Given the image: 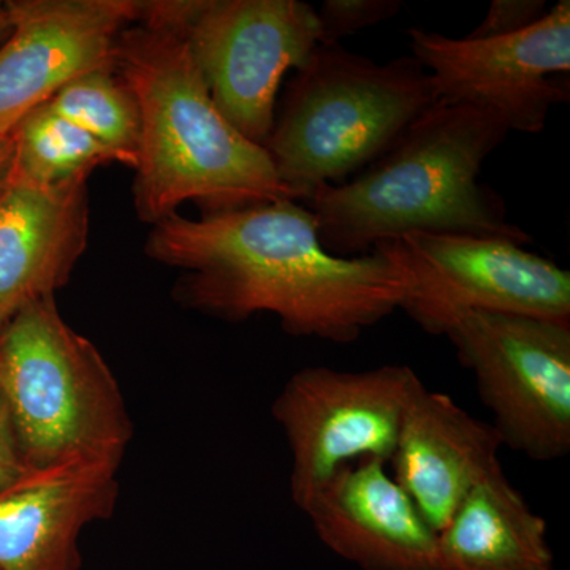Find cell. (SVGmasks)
Masks as SVG:
<instances>
[{
  "instance_id": "6da1fadb",
  "label": "cell",
  "mask_w": 570,
  "mask_h": 570,
  "mask_svg": "<svg viewBox=\"0 0 570 570\" xmlns=\"http://www.w3.org/2000/svg\"><path fill=\"white\" fill-rule=\"evenodd\" d=\"M146 253L189 272L187 305L239 322L257 313L279 317L284 332L337 344L400 309L409 277L389 242L360 257L330 254L317 219L294 200L154 224Z\"/></svg>"
},
{
  "instance_id": "7a4b0ae2",
  "label": "cell",
  "mask_w": 570,
  "mask_h": 570,
  "mask_svg": "<svg viewBox=\"0 0 570 570\" xmlns=\"http://www.w3.org/2000/svg\"><path fill=\"white\" fill-rule=\"evenodd\" d=\"M508 134L493 111L439 100L356 178L321 187L307 200L322 246L340 257L365 255L377 243L417 234L527 246L531 236L508 223L502 198L479 183Z\"/></svg>"
},
{
  "instance_id": "3957f363",
  "label": "cell",
  "mask_w": 570,
  "mask_h": 570,
  "mask_svg": "<svg viewBox=\"0 0 570 570\" xmlns=\"http://www.w3.org/2000/svg\"><path fill=\"white\" fill-rule=\"evenodd\" d=\"M115 71L140 111L134 200L141 220L157 224L186 202L208 214L295 202L264 146L217 110L176 29L154 22L124 29Z\"/></svg>"
},
{
  "instance_id": "277c9868",
  "label": "cell",
  "mask_w": 570,
  "mask_h": 570,
  "mask_svg": "<svg viewBox=\"0 0 570 570\" xmlns=\"http://www.w3.org/2000/svg\"><path fill=\"white\" fill-rule=\"evenodd\" d=\"M439 102L414 56L377 63L317 45L296 70L264 148L295 200L363 170Z\"/></svg>"
},
{
  "instance_id": "5b68a950",
  "label": "cell",
  "mask_w": 570,
  "mask_h": 570,
  "mask_svg": "<svg viewBox=\"0 0 570 570\" xmlns=\"http://www.w3.org/2000/svg\"><path fill=\"white\" fill-rule=\"evenodd\" d=\"M0 392L29 468L67 461L121 466L134 426L121 389L91 341L33 299L0 328Z\"/></svg>"
},
{
  "instance_id": "8992f818",
  "label": "cell",
  "mask_w": 570,
  "mask_h": 570,
  "mask_svg": "<svg viewBox=\"0 0 570 570\" xmlns=\"http://www.w3.org/2000/svg\"><path fill=\"white\" fill-rule=\"evenodd\" d=\"M181 33L214 105L247 140L264 146L275 126L285 71L316 50L317 11L302 0L137 2V21Z\"/></svg>"
},
{
  "instance_id": "52a82bcc",
  "label": "cell",
  "mask_w": 570,
  "mask_h": 570,
  "mask_svg": "<svg viewBox=\"0 0 570 570\" xmlns=\"http://www.w3.org/2000/svg\"><path fill=\"white\" fill-rule=\"evenodd\" d=\"M445 337L474 374L502 445L549 463L570 452V324L469 313Z\"/></svg>"
},
{
  "instance_id": "ba28073f",
  "label": "cell",
  "mask_w": 570,
  "mask_h": 570,
  "mask_svg": "<svg viewBox=\"0 0 570 570\" xmlns=\"http://www.w3.org/2000/svg\"><path fill=\"white\" fill-rule=\"evenodd\" d=\"M422 384L406 365L367 371L303 367L272 406L292 452L291 494L305 509L340 469L354 461L390 463L409 401Z\"/></svg>"
},
{
  "instance_id": "9c48e42d",
  "label": "cell",
  "mask_w": 570,
  "mask_h": 570,
  "mask_svg": "<svg viewBox=\"0 0 570 570\" xmlns=\"http://www.w3.org/2000/svg\"><path fill=\"white\" fill-rule=\"evenodd\" d=\"M406 269L400 309L433 336L464 314L497 313L570 324V273L508 239L407 235L387 239Z\"/></svg>"
},
{
  "instance_id": "30bf717a",
  "label": "cell",
  "mask_w": 570,
  "mask_h": 570,
  "mask_svg": "<svg viewBox=\"0 0 570 570\" xmlns=\"http://www.w3.org/2000/svg\"><path fill=\"white\" fill-rule=\"evenodd\" d=\"M412 56L433 77L439 100L493 111L510 130L539 134L551 107L568 102L558 75L570 70V2L561 0L527 31L499 39H450L407 31Z\"/></svg>"
},
{
  "instance_id": "8fae6325",
  "label": "cell",
  "mask_w": 570,
  "mask_h": 570,
  "mask_svg": "<svg viewBox=\"0 0 570 570\" xmlns=\"http://www.w3.org/2000/svg\"><path fill=\"white\" fill-rule=\"evenodd\" d=\"M0 47V134L63 86L115 70L116 45L137 21L134 0H11Z\"/></svg>"
},
{
  "instance_id": "7c38bea8",
  "label": "cell",
  "mask_w": 570,
  "mask_h": 570,
  "mask_svg": "<svg viewBox=\"0 0 570 570\" xmlns=\"http://www.w3.org/2000/svg\"><path fill=\"white\" fill-rule=\"evenodd\" d=\"M337 557L363 570H444L438 532L377 459L340 469L303 509Z\"/></svg>"
},
{
  "instance_id": "4fadbf2b",
  "label": "cell",
  "mask_w": 570,
  "mask_h": 570,
  "mask_svg": "<svg viewBox=\"0 0 570 570\" xmlns=\"http://www.w3.org/2000/svg\"><path fill=\"white\" fill-rule=\"evenodd\" d=\"M118 464L67 461L29 471L0 491V570H78L80 535L111 515Z\"/></svg>"
},
{
  "instance_id": "5bb4252c",
  "label": "cell",
  "mask_w": 570,
  "mask_h": 570,
  "mask_svg": "<svg viewBox=\"0 0 570 570\" xmlns=\"http://www.w3.org/2000/svg\"><path fill=\"white\" fill-rule=\"evenodd\" d=\"M88 178L40 186L13 175L0 195V328L69 283L88 246Z\"/></svg>"
},
{
  "instance_id": "9a60e30c",
  "label": "cell",
  "mask_w": 570,
  "mask_h": 570,
  "mask_svg": "<svg viewBox=\"0 0 570 570\" xmlns=\"http://www.w3.org/2000/svg\"><path fill=\"white\" fill-rule=\"evenodd\" d=\"M501 445L493 425L422 382L404 412L390 463L393 478L439 532L472 487L502 468Z\"/></svg>"
},
{
  "instance_id": "2e32d148",
  "label": "cell",
  "mask_w": 570,
  "mask_h": 570,
  "mask_svg": "<svg viewBox=\"0 0 570 570\" xmlns=\"http://www.w3.org/2000/svg\"><path fill=\"white\" fill-rule=\"evenodd\" d=\"M444 570H553L547 523L509 482L491 472L438 532Z\"/></svg>"
},
{
  "instance_id": "e0dca14e",
  "label": "cell",
  "mask_w": 570,
  "mask_h": 570,
  "mask_svg": "<svg viewBox=\"0 0 570 570\" xmlns=\"http://www.w3.org/2000/svg\"><path fill=\"white\" fill-rule=\"evenodd\" d=\"M10 135L14 145L13 175L40 186L89 176L99 165H124L118 153L52 111L47 102L29 111Z\"/></svg>"
},
{
  "instance_id": "ac0fdd59",
  "label": "cell",
  "mask_w": 570,
  "mask_h": 570,
  "mask_svg": "<svg viewBox=\"0 0 570 570\" xmlns=\"http://www.w3.org/2000/svg\"><path fill=\"white\" fill-rule=\"evenodd\" d=\"M48 107L80 127L122 157L124 165H138L141 122L138 104L115 70H99L63 86Z\"/></svg>"
},
{
  "instance_id": "d6986e66",
  "label": "cell",
  "mask_w": 570,
  "mask_h": 570,
  "mask_svg": "<svg viewBox=\"0 0 570 570\" xmlns=\"http://www.w3.org/2000/svg\"><path fill=\"white\" fill-rule=\"evenodd\" d=\"M403 6L401 0H325L316 10L318 45H340L348 36L392 20Z\"/></svg>"
},
{
  "instance_id": "ffe728a7",
  "label": "cell",
  "mask_w": 570,
  "mask_h": 570,
  "mask_svg": "<svg viewBox=\"0 0 570 570\" xmlns=\"http://www.w3.org/2000/svg\"><path fill=\"white\" fill-rule=\"evenodd\" d=\"M546 0H493L489 13L466 39L485 40L527 31L547 14Z\"/></svg>"
},
{
  "instance_id": "44dd1931",
  "label": "cell",
  "mask_w": 570,
  "mask_h": 570,
  "mask_svg": "<svg viewBox=\"0 0 570 570\" xmlns=\"http://www.w3.org/2000/svg\"><path fill=\"white\" fill-rule=\"evenodd\" d=\"M28 471L10 409L0 392V491L13 485Z\"/></svg>"
},
{
  "instance_id": "7402d4cb",
  "label": "cell",
  "mask_w": 570,
  "mask_h": 570,
  "mask_svg": "<svg viewBox=\"0 0 570 570\" xmlns=\"http://www.w3.org/2000/svg\"><path fill=\"white\" fill-rule=\"evenodd\" d=\"M14 170V145L10 134H0V195L9 186Z\"/></svg>"
},
{
  "instance_id": "603a6c76",
  "label": "cell",
  "mask_w": 570,
  "mask_h": 570,
  "mask_svg": "<svg viewBox=\"0 0 570 570\" xmlns=\"http://www.w3.org/2000/svg\"><path fill=\"white\" fill-rule=\"evenodd\" d=\"M10 24L7 17L6 3L0 2V40H6L9 36Z\"/></svg>"
}]
</instances>
